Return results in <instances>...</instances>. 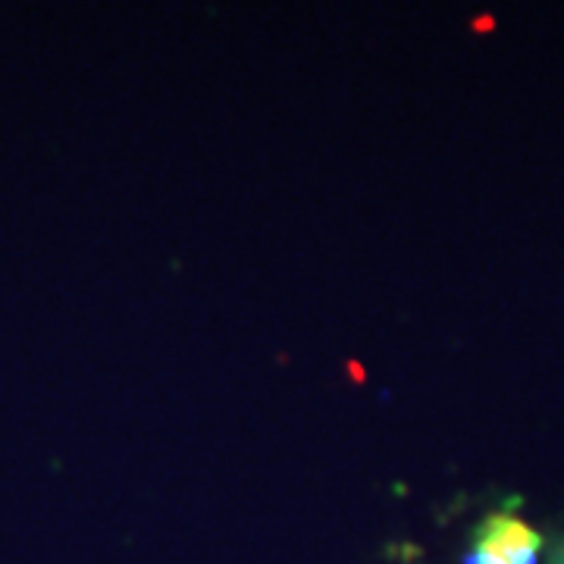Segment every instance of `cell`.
<instances>
[{
    "label": "cell",
    "mask_w": 564,
    "mask_h": 564,
    "mask_svg": "<svg viewBox=\"0 0 564 564\" xmlns=\"http://www.w3.org/2000/svg\"><path fill=\"white\" fill-rule=\"evenodd\" d=\"M477 543L492 549L505 564H536L540 562V549H543L540 533L530 530L524 521L511 518V514H492L480 527Z\"/></svg>",
    "instance_id": "cell-1"
},
{
    "label": "cell",
    "mask_w": 564,
    "mask_h": 564,
    "mask_svg": "<svg viewBox=\"0 0 564 564\" xmlns=\"http://www.w3.org/2000/svg\"><path fill=\"white\" fill-rule=\"evenodd\" d=\"M555 564H564V555H558V558H555Z\"/></svg>",
    "instance_id": "cell-3"
},
{
    "label": "cell",
    "mask_w": 564,
    "mask_h": 564,
    "mask_svg": "<svg viewBox=\"0 0 564 564\" xmlns=\"http://www.w3.org/2000/svg\"><path fill=\"white\" fill-rule=\"evenodd\" d=\"M464 564H505L492 549H486V545L474 543V549L467 552V558H464Z\"/></svg>",
    "instance_id": "cell-2"
}]
</instances>
